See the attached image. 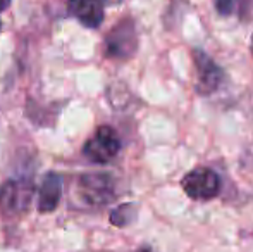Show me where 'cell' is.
Wrapping results in <instances>:
<instances>
[{
  "instance_id": "cell-8",
  "label": "cell",
  "mask_w": 253,
  "mask_h": 252,
  "mask_svg": "<svg viewBox=\"0 0 253 252\" xmlns=\"http://www.w3.org/2000/svg\"><path fill=\"white\" fill-rule=\"evenodd\" d=\"M62 195V180L55 173H48L42 183L40 195H38V211L52 212L57 209Z\"/></svg>"
},
{
  "instance_id": "cell-2",
  "label": "cell",
  "mask_w": 253,
  "mask_h": 252,
  "mask_svg": "<svg viewBox=\"0 0 253 252\" xmlns=\"http://www.w3.org/2000/svg\"><path fill=\"white\" fill-rule=\"evenodd\" d=\"M78 197L84 205L98 207L114 197V180L103 173H90L78 180Z\"/></svg>"
},
{
  "instance_id": "cell-1",
  "label": "cell",
  "mask_w": 253,
  "mask_h": 252,
  "mask_svg": "<svg viewBox=\"0 0 253 252\" xmlns=\"http://www.w3.org/2000/svg\"><path fill=\"white\" fill-rule=\"evenodd\" d=\"M138 33L133 19H123L109 31L105 38V54L112 59H129L136 54Z\"/></svg>"
},
{
  "instance_id": "cell-7",
  "label": "cell",
  "mask_w": 253,
  "mask_h": 252,
  "mask_svg": "<svg viewBox=\"0 0 253 252\" xmlns=\"http://www.w3.org/2000/svg\"><path fill=\"white\" fill-rule=\"evenodd\" d=\"M105 0H67L69 12L86 28H98L103 21Z\"/></svg>"
},
{
  "instance_id": "cell-13",
  "label": "cell",
  "mask_w": 253,
  "mask_h": 252,
  "mask_svg": "<svg viewBox=\"0 0 253 252\" xmlns=\"http://www.w3.org/2000/svg\"><path fill=\"white\" fill-rule=\"evenodd\" d=\"M105 2L114 3V5H117V3H123V2H126V0H105Z\"/></svg>"
},
{
  "instance_id": "cell-10",
  "label": "cell",
  "mask_w": 253,
  "mask_h": 252,
  "mask_svg": "<svg viewBox=\"0 0 253 252\" xmlns=\"http://www.w3.org/2000/svg\"><path fill=\"white\" fill-rule=\"evenodd\" d=\"M213 5L220 16H231L240 5V0H213Z\"/></svg>"
},
{
  "instance_id": "cell-3",
  "label": "cell",
  "mask_w": 253,
  "mask_h": 252,
  "mask_svg": "<svg viewBox=\"0 0 253 252\" xmlns=\"http://www.w3.org/2000/svg\"><path fill=\"white\" fill-rule=\"evenodd\" d=\"M184 194L195 201H210L220 192V178L210 168H195L181 182Z\"/></svg>"
},
{
  "instance_id": "cell-9",
  "label": "cell",
  "mask_w": 253,
  "mask_h": 252,
  "mask_svg": "<svg viewBox=\"0 0 253 252\" xmlns=\"http://www.w3.org/2000/svg\"><path fill=\"white\" fill-rule=\"evenodd\" d=\"M134 205L133 204H124L119 205L117 209H114V212L110 214V221L116 226H126L134 219Z\"/></svg>"
},
{
  "instance_id": "cell-14",
  "label": "cell",
  "mask_w": 253,
  "mask_h": 252,
  "mask_svg": "<svg viewBox=\"0 0 253 252\" xmlns=\"http://www.w3.org/2000/svg\"><path fill=\"white\" fill-rule=\"evenodd\" d=\"M252 52H253V37H252Z\"/></svg>"
},
{
  "instance_id": "cell-12",
  "label": "cell",
  "mask_w": 253,
  "mask_h": 252,
  "mask_svg": "<svg viewBox=\"0 0 253 252\" xmlns=\"http://www.w3.org/2000/svg\"><path fill=\"white\" fill-rule=\"evenodd\" d=\"M136 252H157V251H153L150 246H143V247H140Z\"/></svg>"
},
{
  "instance_id": "cell-5",
  "label": "cell",
  "mask_w": 253,
  "mask_h": 252,
  "mask_svg": "<svg viewBox=\"0 0 253 252\" xmlns=\"http://www.w3.org/2000/svg\"><path fill=\"white\" fill-rule=\"evenodd\" d=\"M195 67H197V92L200 95H210L224 81V71L215 64L212 57L203 50H193Z\"/></svg>"
},
{
  "instance_id": "cell-4",
  "label": "cell",
  "mask_w": 253,
  "mask_h": 252,
  "mask_svg": "<svg viewBox=\"0 0 253 252\" xmlns=\"http://www.w3.org/2000/svg\"><path fill=\"white\" fill-rule=\"evenodd\" d=\"M121 151V140L117 133L110 126H100L90 138L86 140L83 147V152L90 161L105 164L112 161Z\"/></svg>"
},
{
  "instance_id": "cell-15",
  "label": "cell",
  "mask_w": 253,
  "mask_h": 252,
  "mask_svg": "<svg viewBox=\"0 0 253 252\" xmlns=\"http://www.w3.org/2000/svg\"><path fill=\"white\" fill-rule=\"evenodd\" d=\"M0 28H2V23H0Z\"/></svg>"
},
{
  "instance_id": "cell-6",
  "label": "cell",
  "mask_w": 253,
  "mask_h": 252,
  "mask_svg": "<svg viewBox=\"0 0 253 252\" xmlns=\"http://www.w3.org/2000/svg\"><path fill=\"white\" fill-rule=\"evenodd\" d=\"M31 195H33L31 183L9 180L0 187V211L5 214H16V212L26 211Z\"/></svg>"
},
{
  "instance_id": "cell-11",
  "label": "cell",
  "mask_w": 253,
  "mask_h": 252,
  "mask_svg": "<svg viewBox=\"0 0 253 252\" xmlns=\"http://www.w3.org/2000/svg\"><path fill=\"white\" fill-rule=\"evenodd\" d=\"M9 5H10V0H0V12H2V10H5Z\"/></svg>"
}]
</instances>
